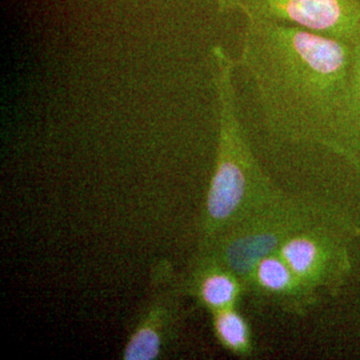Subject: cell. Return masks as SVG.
I'll use <instances>...</instances> for the list:
<instances>
[{"mask_svg":"<svg viewBox=\"0 0 360 360\" xmlns=\"http://www.w3.org/2000/svg\"><path fill=\"white\" fill-rule=\"evenodd\" d=\"M351 44L302 27L247 20L238 65L276 141L323 147L342 101Z\"/></svg>","mask_w":360,"mask_h":360,"instance_id":"1","label":"cell"},{"mask_svg":"<svg viewBox=\"0 0 360 360\" xmlns=\"http://www.w3.org/2000/svg\"><path fill=\"white\" fill-rule=\"evenodd\" d=\"M360 232L321 223L291 235L278 254L309 287L338 296L352 272L349 243Z\"/></svg>","mask_w":360,"mask_h":360,"instance_id":"4","label":"cell"},{"mask_svg":"<svg viewBox=\"0 0 360 360\" xmlns=\"http://www.w3.org/2000/svg\"><path fill=\"white\" fill-rule=\"evenodd\" d=\"M219 13H243L349 43L360 26V0H214Z\"/></svg>","mask_w":360,"mask_h":360,"instance_id":"5","label":"cell"},{"mask_svg":"<svg viewBox=\"0 0 360 360\" xmlns=\"http://www.w3.org/2000/svg\"><path fill=\"white\" fill-rule=\"evenodd\" d=\"M218 101V153L200 224V245H211L235 223L283 193L260 167L239 117L233 75L236 62L215 44L210 50Z\"/></svg>","mask_w":360,"mask_h":360,"instance_id":"2","label":"cell"},{"mask_svg":"<svg viewBox=\"0 0 360 360\" xmlns=\"http://www.w3.org/2000/svg\"><path fill=\"white\" fill-rule=\"evenodd\" d=\"M212 330L219 345L238 358H251L255 352L252 330L236 307L211 312Z\"/></svg>","mask_w":360,"mask_h":360,"instance_id":"10","label":"cell"},{"mask_svg":"<svg viewBox=\"0 0 360 360\" xmlns=\"http://www.w3.org/2000/svg\"><path fill=\"white\" fill-rule=\"evenodd\" d=\"M183 288L210 314L218 309L236 307L247 294L243 281L229 267L207 254L199 252Z\"/></svg>","mask_w":360,"mask_h":360,"instance_id":"9","label":"cell"},{"mask_svg":"<svg viewBox=\"0 0 360 360\" xmlns=\"http://www.w3.org/2000/svg\"><path fill=\"white\" fill-rule=\"evenodd\" d=\"M257 307H275L292 316H306L321 292L304 283L278 252L257 262L245 284Z\"/></svg>","mask_w":360,"mask_h":360,"instance_id":"7","label":"cell"},{"mask_svg":"<svg viewBox=\"0 0 360 360\" xmlns=\"http://www.w3.org/2000/svg\"><path fill=\"white\" fill-rule=\"evenodd\" d=\"M351 44L347 82L323 148L360 169V26Z\"/></svg>","mask_w":360,"mask_h":360,"instance_id":"8","label":"cell"},{"mask_svg":"<svg viewBox=\"0 0 360 360\" xmlns=\"http://www.w3.org/2000/svg\"><path fill=\"white\" fill-rule=\"evenodd\" d=\"M150 288L123 351L124 360L158 359L176 331L179 294L184 288L167 262L153 271Z\"/></svg>","mask_w":360,"mask_h":360,"instance_id":"6","label":"cell"},{"mask_svg":"<svg viewBox=\"0 0 360 360\" xmlns=\"http://www.w3.org/2000/svg\"><path fill=\"white\" fill-rule=\"evenodd\" d=\"M321 223L360 232L354 219L333 202L283 191L227 229L211 245L199 248V252L223 263L245 285L260 259L278 252L295 232Z\"/></svg>","mask_w":360,"mask_h":360,"instance_id":"3","label":"cell"}]
</instances>
